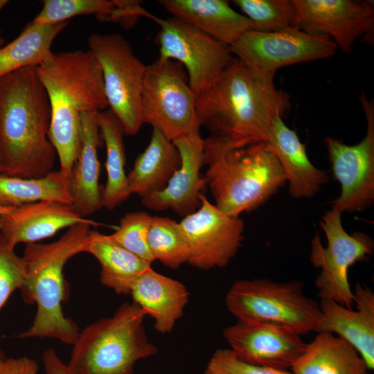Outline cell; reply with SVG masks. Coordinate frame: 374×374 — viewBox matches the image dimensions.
<instances>
[{"instance_id": "obj_1", "label": "cell", "mask_w": 374, "mask_h": 374, "mask_svg": "<svg viewBox=\"0 0 374 374\" xmlns=\"http://www.w3.org/2000/svg\"><path fill=\"white\" fill-rule=\"evenodd\" d=\"M291 107L289 95L274 77L234 58L219 78L197 96L200 127L237 145L267 141L274 120Z\"/></svg>"}, {"instance_id": "obj_2", "label": "cell", "mask_w": 374, "mask_h": 374, "mask_svg": "<svg viewBox=\"0 0 374 374\" xmlns=\"http://www.w3.org/2000/svg\"><path fill=\"white\" fill-rule=\"evenodd\" d=\"M51 106L35 67L0 78V147L3 175L39 178L53 170L56 152L49 136Z\"/></svg>"}, {"instance_id": "obj_3", "label": "cell", "mask_w": 374, "mask_h": 374, "mask_svg": "<svg viewBox=\"0 0 374 374\" xmlns=\"http://www.w3.org/2000/svg\"><path fill=\"white\" fill-rule=\"evenodd\" d=\"M204 165L215 204L231 216L254 211L287 183L267 141L237 145L211 134L204 139Z\"/></svg>"}, {"instance_id": "obj_4", "label": "cell", "mask_w": 374, "mask_h": 374, "mask_svg": "<svg viewBox=\"0 0 374 374\" xmlns=\"http://www.w3.org/2000/svg\"><path fill=\"white\" fill-rule=\"evenodd\" d=\"M91 226L77 224L53 242L25 245L22 257L27 274L19 290L24 302L36 305V313L19 338H51L70 345L76 340L80 329L65 316L62 306L69 294L64 268L69 259L84 252Z\"/></svg>"}, {"instance_id": "obj_5", "label": "cell", "mask_w": 374, "mask_h": 374, "mask_svg": "<svg viewBox=\"0 0 374 374\" xmlns=\"http://www.w3.org/2000/svg\"><path fill=\"white\" fill-rule=\"evenodd\" d=\"M51 106L48 136L62 157L79 149L80 116L108 108L101 67L89 50L52 52L35 66Z\"/></svg>"}, {"instance_id": "obj_6", "label": "cell", "mask_w": 374, "mask_h": 374, "mask_svg": "<svg viewBox=\"0 0 374 374\" xmlns=\"http://www.w3.org/2000/svg\"><path fill=\"white\" fill-rule=\"evenodd\" d=\"M145 312L125 302L114 313L85 326L73 344L67 365L75 374H133L139 360L157 353L146 335Z\"/></svg>"}, {"instance_id": "obj_7", "label": "cell", "mask_w": 374, "mask_h": 374, "mask_svg": "<svg viewBox=\"0 0 374 374\" xmlns=\"http://www.w3.org/2000/svg\"><path fill=\"white\" fill-rule=\"evenodd\" d=\"M225 303L238 320L283 326L301 335L315 331L321 317L319 305L304 294L296 280H237L227 292Z\"/></svg>"}, {"instance_id": "obj_8", "label": "cell", "mask_w": 374, "mask_h": 374, "mask_svg": "<svg viewBox=\"0 0 374 374\" xmlns=\"http://www.w3.org/2000/svg\"><path fill=\"white\" fill-rule=\"evenodd\" d=\"M184 66L158 57L146 65L141 96L142 124H149L172 141L199 132L197 96Z\"/></svg>"}, {"instance_id": "obj_9", "label": "cell", "mask_w": 374, "mask_h": 374, "mask_svg": "<svg viewBox=\"0 0 374 374\" xmlns=\"http://www.w3.org/2000/svg\"><path fill=\"white\" fill-rule=\"evenodd\" d=\"M88 45L101 67L108 108L125 134L136 135L143 125L141 96L146 65L121 34H92Z\"/></svg>"}, {"instance_id": "obj_10", "label": "cell", "mask_w": 374, "mask_h": 374, "mask_svg": "<svg viewBox=\"0 0 374 374\" xmlns=\"http://www.w3.org/2000/svg\"><path fill=\"white\" fill-rule=\"evenodd\" d=\"M341 215L331 208L322 217L321 226L328 244L323 247L317 233L311 242L310 260L321 269L314 281L321 299H330L352 308L354 294L348 280L349 268L373 253L374 242L362 231L348 234L342 226Z\"/></svg>"}, {"instance_id": "obj_11", "label": "cell", "mask_w": 374, "mask_h": 374, "mask_svg": "<svg viewBox=\"0 0 374 374\" xmlns=\"http://www.w3.org/2000/svg\"><path fill=\"white\" fill-rule=\"evenodd\" d=\"M148 18L160 28L159 57L184 66L196 96L212 84L234 58L230 46L179 19H162L151 13Z\"/></svg>"}, {"instance_id": "obj_12", "label": "cell", "mask_w": 374, "mask_h": 374, "mask_svg": "<svg viewBox=\"0 0 374 374\" xmlns=\"http://www.w3.org/2000/svg\"><path fill=\"white\" fill-rule=\"evenodd\" d=\"M230 49L251 70L274 77L282 67L330 57L338 48L327 36L290 27L273 32L249 30Z\"/></svg>"}, {"instance_id": "obj_13", "label": "cell", "mask_w": 374, "mask_h": 374, "mask_svg": "<svg viewBox=\"0 0 374 374\" xmlns=\"http://www.w3.org/2000/svg\"><path fill=\"white\" fill-rule=\"evenodd\" d=\"M366 119V134L355 145L332 136L325 139L327 155L341 193L331 204L341 214L363 211L374 203V103L359 96Z\"/></svg>"}, {"instance_id": "obj_14", "label": "cell", "mask_w": 374, "mask_h": 374, "mask_svg": "<svg viewBox=\"0 0 374 374\" xmlns=\"http://www.w3.org/2000/svg\"><path fill=\"white\" fill-rule=\"evenodd\" d=\"M199 201L198 208L179 222L189 251L188 263L204 270L224 267L242 246L244 222L222 211L204 193Z\"/></svg>"}, {"instance_id": "obj_15", "label": "cell", "mask_w": 374, "mask_h": 374, "mask_svg": "<svg viewBox=\"0 0 374 374\" xmlns=\"http://www.w3.org/2000/svg\"><path fill=\"white\" fill-rule=\"evenodd\" d=\"M296 27L330 38L348 53L356 40L373 42L374 3L367 0H293Z\"/></svg>"}, {"instance_id": "obj_16", "label": "cell", "mask_w": 374, "mask_h": 374, "mask_svg": "<svg viewBox=\"0 0 374 374\" xmlns=\"http://www.w3.org/2000/svg\"><path fill=\"white\" fill-rule=\"evenodd\" d=\"M223 336L240 360L283 371L291 368L306 346L296 331L270 323L238 320Z\"/></svg>"}, {"instance_id": "obj_17", "label": "cell", "mask_w": 374, "mask_h": 374, "mask_svg": "<svg viewBox=\"0 0 374 374\" xmlns=\"http://www.w3.org/2000/svg\"><path fill=\"white\" fill-rule=\"evenodd\" d=\"M181 157V166L161 191L141 198L145 208L161 211L170 209L183 217L199 207L206 186L200 170L204 165V139L200 132L172 141Z\"/></svg>"}, {"instance_id": "obj_18", "label": "cell", "mask_w": 374, "mask_h": 374, "mask_svg": "<svg viewBox=\"0 0 374 374\" xmlns=\"http://www.w3.org/2000/svg\"><path fill=\"white\" fill-rule=\"evenodd\" d=\"M353 292L355 310L321 299V317L314 332L337 334L354 347L369 370H373L374 293L359 283Z\"/></svg>"}, {"instance_id": "obj_19", "label": "cell", "mask_w": 374, "mask_h": 374, "mask_svg": "<svg viewBox=\"0 0 374 374\" xmlns=\"http://www.w3.org/2000/svg\"><path fill=\"white\" fill-rule=\"evenodd\" d=\"M80 223L98 225L80 216L71 204L43 200L14 207L1 215L0 233L15 248L18 244L37 242Z\"/></svg>"}, {"instance_id": "obj_20", "label": "cell", "mask_w": 374, "mask_h": 374, "mask_svg": "<svg viewBox=\"0 0 374 374\" xmlns=\"http://www.w3.org/2000/svg\"><path fill=\"white\" fill-rule=\"evenodd\" d=\"M267 142L278 159L292 197L312 198L328 181L326 172L312 163L305 145L282 117L274 120Z\"/></svg>"}, {"instance_id": "obj_21", "label": "cell", "mask_w": 374, "mask_h": 374, "mask_svg": "<svg viewBox=\"0 0 374 374\" xmlns=\"http://www.w3.org/2000/svg\"><path fill=\"white\" fill-rule=\"evenodd\" d=\"M97 113L98 111L81 113L79 151L69 177L72 206L82 217L102 208L103 187L99 184L98 157L101 137Z\"/></svg>"}, {"instance_id": "obj_22", "label": "cell", "mask_w": 374, "mask_h": 374, "mask_svg": "<svg viewBox=\"0 0 374 374\" xmlns=\"http://www.w3.org/2000/svg\"><path fill=\"white\" fill-rule=\"evenodd\" d=\"M130 295L154 320L155 330L162 334L171 332L189 298L182 283L157 273L151 266L134 280Z\"/></svg>"}, {"instance_id": "obj_23", "label": "cell", "mask_w": 374, "mask_h": 374, "mask_svg": "<svg viewBox=\"0 0 374 374\" xmlns=\"http://www.w3.org/2000/svg\"><path fill=\"white\" fill-rule=\"evenodd\" d=\"M173 17L228 45L250 30V21L224 0H160Z\"/></svg>"}, {"instance_id": "obj_24", "label": "cell", "mask_w": 374, "mask_h": 374, "mask_svg": "<svg viewBox=\"0 0 374 374\" xmlns=\"http://www.w3.org/2000/svg\"><path fill=\"white\" fill-rule=\"evenodd\" d=\"M179 152L172 141L152 128L149 144L127 175L131 195L141 198L162 190L181 166Z\"/></svg>"}, {"instance_id": "obj_25", "label": "cell", "mask_w": 374, "mask_h": 374, "mask_svg": "<svg viewBox=\"0 0 374 374\" xmlns=\"http://www.w3.org/2000/svg\"><path fill=\"white\" fill-rule=\"evenodd\" d=\"M293 374H368L366 362L344 339L320 332L291 367Z\"/></svg>"}, {"instance_id": "obj_26", "label": "cell", "mask_w": 374, "mask_h": 374, "mask_svg": "<svg viewBox=\"0 0 374 374\" xmlns=\"http://www.w3.org/2000/svg\"><path fill=\"white\" fill-rule=\"evenodd\" d=\"M84 252L99 262L101 284L118 294L128 295L134 280L150 264L114 240L110 235L91 230Z\"/></svg>"}, {"instance_id": "obj_27", "label": "cell", "mask_w": 374, "mask_h": 374, "mask_svg": "<svg viewBox=\"0 0 374 374\" xmlns=\"http://www.w3.org/2000/svg\"><path fill=\"white\" fill-rule=\"evenodd\" d=\"M96 121L106 148L107 181L102 191V207L112 211L131 195L125 172V132L121 121L109 108L98 112Z\"/></svg>"}, {"instance_id": "obj_28", "label": "cell", "mask_w": 374, "mask_h": 374, "mask_svg": "<svg viewBox=\"0 0 374 374\" xmlns=\"http://www.w3.org/2000/svg\"><path fill=\"white\" fill-rule=\"evenodd\" d=\"M69 21L41 25L29 23L12 42L0 48V78L22 68L37 66L52 53L51 46Z\"/></svg>"}, {"instance_id": "obj_29", "label": "cell", "mask_w": 374, "mask_h": 374, "mask_svg": "<svg viewBox=\"0 0 374 374\" xmlns=\"http://www.w3.org/2000/svg\"><path fill=\"white\" fill-rule=\"evenodd\" d=\"M43 200L72 205L69 178L60 170L39 178L0 175V205L16 207Z\"/></svg>"}, {"instance_id": "obj_30", "label": "cell", "mask_w": 374, "mask_h": 374, "mask_svg": "<svg viewBox=\"0 0 374 374\" xmlns=\"http://www.w3.org/2000/svg\"><path fill=\"white\" fill-rule=\"evenodd\" d=\"M148 244L155 260L169 268L188 263L189 251L179 222L170 217L152 216Z\"/></svg>"}, {"instance_id": "obj_31", "label": "cell", "mask_w": 374, "mask_h": 374, "mask_svg": "<svg viewBox=\"0 0 374 374\" xmlns=\"http://www.w3.org/2000/svg\"><path fill=\"white\" fill-rule=\"evenodd\" d=\"M250 21V30L273 32L296 27L293 0H235L233 1Z\"/></svg>"}, {"instance_id": "obj_32", "label": "cell", "mask_w": 374, "mask_h": 374, "mask_svg": "<svg viewBox=\"0 0 374 374\" xmlns=\"http://www.w3.org/2000/svg\"><path fill=\"white\" fill-rule=\"evenodd\" d=\"M42 3L41 10L31 21L34 24H53L89 15L107 21L116 8L115 0H44Z\"/></svg>"}, {"instance_id": "obj_33", "label": "cell", "mask_w": 374, "mask_h": 374, "mask_svg": "<svg viewBox=\"0 0 374 374\" xmlns=\"http://www.w3.org/2000/svg\"><path fill=\"white\" fill-rule=\"evenodd\" d=\"M152 217L143 211L127 213L121 219L116 231L110 234L117 243L150 265L155 261L148 244Z\"/></svg>"}, {"instance_id": "obj_34", "label": "cell", "mask_w": 374, "mask_h": 374, "mask_svg": "<svg viewBox=\"0 0 374 374\" xmlns=\"http://www.w3.org/2000/svg\"><path fill=\"white\" fill-rule=\"evenodd\" d=\"M26 265L6 238L0 233V310L16 290H20L26 278Z\"/></svg>"}, {"instance_id": "obj_35", "label": "cell", "mask_w": 374, "mask_h": 374, "mask_svg": "<svg viewBox=\"0 0 374 374\" xmlns=\"http://www.w3.org/2000/svg\"><path fill=\"white\" fill-rule=\"evenodd\" d=\"M204 374H293L288 371L253 365L240 360L230 348H219L211 357Z\"/></svg>"}, {"instance_id": "obj_36", "label": "cell", "mask_w": 374, "mask_h": 374, "mask_svg": "<svg viewBox=\"0 0 374 374\" xmlns=\"http://www.w3.org/2000/svg\"><path fill=\"white\" fill-rule=\"evenodd\" d=\"M38 371L37 361L26 356L0 359V374H37Z\"/></svg>"}, {"instance_id": "obj_37", "label": "cell", "mask_w": 374, "mask_h": 374, "mask_svg": "<svg viewBox=\"0 0 374 374\" xmlns=\"http://www.w3.org/2000/svg\"><path fill=\"white\" fill-rule=\"evenodd\" d=\"M42 359L45 374H75L53 348L46 349Z\"/></svg>"}, {"instance_id": "obj_38", "label": "cell", "mask_w": 374, "mask_h": 374, "mask_svg": "<svg viewBox=\"0 0 374 374\" xmlns=\"http://www.w3.org/2000/svg\"><path fill=\"white\" fill-rule=\"evenodd\" d=\"M14 207L5 206L0 205V215L9 212Z\"/></svg>"}, {"instance_id": "obj_39", "label": "cell", "mask_w": 374, "mask_h": 374, "mask_svg": "<svg viewBox=\"0 0 374 374\" xmlns=\"http://www.w3.org/2000/svg\"><path fill=\"white\" fill-rule=\"evenodd\" d=\"M3 166L1 157V147H0V175H3Z\"/></svg>"}, {"instance_id": "obj_40", "label": "cell", "mask_w": 374, "mask_h": 374, "mask_svg": "<svg viewBox=\"0 0 374 374\" xmlns=\"http://www.w3.org/2000/svg\"><path fill=\"white\" fill-rule=\"evenodd\" d=\"M8 2L9 1L7 0H0V12L8 3Z\"/></svg>"}, {"instance_id": "obj_41", "label": "cell", "mask_w": 374, "mask_h": 374, "mask_svg": "<svg viewBox=\"0 0 374 374\" xmlns=\"http://www.w3.org/2000/svg\"><path fill=\"white\" fill-rule=\"evenodd\" d=\"M4 44V39L1 36V31L0 30V48L3 46Z\"/></svg>"}, {"instance_id": "obj_42", "label": "cell", "mask_w": 374, "mask_h": 374, "mask_svg": "<svg viewBox=\"0 0 374 374\" xmlns=\"http://www.w3.org/2000/svg\"><path fill=\"white\" fill-rule=\"evenodd\" d=\"M5 357L4 356V353L3 352V350L1 348V340H0V359H1L2 358Z\"/></svg>"}]
</instances>
